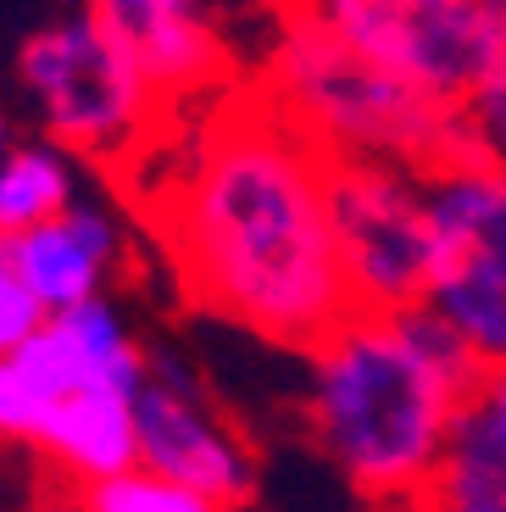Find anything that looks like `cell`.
<instances>
[{"instance_id": "4fadbf2b", "label": "cell", "mask_w": 506, "mask_h": 512, "mask_svg": "<svg viewBox=\"0 0 506 512\" xmlns=\"http://www.w3.org/2000/svg\"><path fill=\"white\" fill-rule=\"evenodd\" d=\"M78 501L95 507V512H234L217 496H206V490L184 485V479H173V474H156L145 462L101 479V485L78 490Z\"/></svg>"}, {"instance_id": "44dd1931", "label": "cell", "mask_w": 506, "mask_h": 512, "mask_svg": "<svg viewBox=\"0 0 506 512\" xmlns=\"http://www.w3.org/2000/svg\"><path fill=\"white\" fill-rule=\"evenodd\" d=\"M67 512H95V507H84V501H73V507H67Z\"/></svg>"}, {"instance_id": "e0dca14e", "label": "cell", "mask_w": 506, "mask_h": 512, "mask_svg": "<svg viewBox=\"0 0 506 512\" xmlns=\"http://www.w3.org/2000/svg\"><path fill=\"white\" fill-rule=\"evenodd\" d=\"M89 6H95V12L117 28V34H134V28L156 23V17L190 12V6H206V0H89Z\"/></svg>"}, {"instance_id": "2e32d148", "label": "cell", "mask_w": 506, "mask_h": 512, "mask_svg": "<svg viewBox=\"0 0 506 512\" xmlns=\"http://www.w3.org/2000/svg\"><path fill=\"white\" fill-rule=\"evenodd\" d=\"M462 117H468V134H473V145H479L484 162L506 167V67L462 106Z\"/></svg>"}, {"instance_id": "9c48e42d", "label": "cell", "mask_w": 506, "mask_h": 512, "mask_svg": "<svg viewBox=\"0 0 506 512\" xmlns=\"http://www.w3.org/2000/svg\"><path fill=\"white\" fill-rule=\"evenodd\" d=\"M0 251L23 273V284L39 295L45 312H67L78 301L112 295V284L128 268V234L117 229L112 212L84 201L56 212L51 223H34V229L0 240Z\"/></svg>"}, {"instance_id": "7a4b0ae2", "label": "cell", "mask_w": 506, "mask_h": 512, "mask_svg": "<svg viewBox=\"0 0 506 512\" xmlns=\"http://www.w3.org/2000/svg\"><path fill=\"white\" fill-rule=\"evenodd\" d=\"M484 362L429 307H351L306 346V429L373 507H418Z\"/></svg>"}, {"instance_id": "ffe728a7", "label": "cell", "mask_w": 506, "mask_h": 512, "mask_svg": "<svg viewBox=\"0 0 506 512\" xmlns=\"http://www.w3.org/2000/svg\"><path fill=\"white\" fill-rule=\"evenodd\" d=\"M12 151V123H6V112H0V156Z\"/></svg>"}, {"instance_id": "5bb4252c", "label": "cell", "mask_w": 506, "mask_h": 512, "mask_svg": "<svg viewBox=\"0 0 506 512\" xmlns=\"http://www.w3.org/2000/svg\"><path fill=\"white\" fill-rule=\"evenodd\" d=\"M56 390L39 379V368L23 357V351H6L0 357V446H28L39 451V435L51 423Z\"/></svg>"}, {"instance_id": "5b68a950", "label": "cell", "mask_w": 506, "mask_h": 512, "mask_svg": "<svg viewBox=\"0 0 506 512\" xmlns=\"http://www.w3.org/2000/svg\"><path fill=\"white\" fill-rule=\"evenodd\" d=\"M429 101L462 106L501 73L490 0H284Z\"/></svg>"}, {"instance_id": "30bf717a", "label": "cell", "mask_w": 506, "mask_h": 512, "mask_svg": "<svg viewBox=\"0 0 506 512\" xmlns=\"http://www.w3.org/2000/svg\"><path fill=\"white\" fill-rule=\"evenodd\" d=\"M39 457L67 479V490H89L101 479L140 462V429H134V390L117 384H84L51 407L39 435Z\"/></svg>"}, {"instance_id": "52a82bcc", "label": "cell", "mask_w": 506, "mask_h": 512, "mask_svg": "<svg viewBox=\"0 0 506 512\" xmlns=\"http://www.w3.org/2000/svg\"><path fill=\"white\" fill-rule=\"evenodd\" d=\"M423 179L434 218L429 307L484 368H495L506 362V167L462 156Z\"/></svg>"}, {"instance_id": "d6986e66", "label": "cell", "mask_w": 506, "mask_h": 512, "mask_svg": "<svg viewBox=\"0 0 506 512\" xmlns=\"http://www.w3.org/2000/svg\"><path fill=\"white\" fill-rule=\"evenodd\" d=\"M495 6V28H501V67H506V0H490Z\"/></svg>"}, {"instance_id": "ba28073f", "label": "cell", "mask_w": 506, "mask_h": 512, "mask_svg": "<svg viewBox=\"0 0 506 512\" xmlns=\"http://www.w3.org/2000/svg\"><path fill=\"white\" fill-rule=\"evenodd\" d=\"M134 429L145 468L184 479L223 507H245L256 496V446L173 351H145V373L134 384Z\"/></svg>"}, {"instance_id": "6da1fadb", "label": "cell", "mask_w": 506, "mask_h": 512, "mask_svg": "<svg viewBox=\"0 0 506 512\" xmlns=\"http://www.w3.org/2000/svg\"><path fill=\"white\" fill-rule=\"evenodd\" d=\"M329 162L267 90L212 106L162 195H145V218L195 307L290 351L351 312Z\"/></svg>"}, {"instance_id": "8992f818", "label": "cell", "mask_w": 506, "mask_h": 512, "mask_svg": "<svg viewBox=\"0 0 506 512\" xmlns=\"http://www.w3.org/2000/svg\"><path fill=\"white\" fill-rule=\"evenodd\" d=\"M329 206L351 307L395 312L429 301L434 218L423 167L390 162V156H334Z\"/></svg>"}, {"instance_id": "277c9868", "label": "cell", "mask_w": 506, "mask_h": 512, "mask_svg": "<svg viewBox=\"0 0 506 512\" xmlns=\"http://www.w3.org/2000/svg\"><path fill=\"white\" fill-rule=\"evenodd\" d=\"M17 84L45 140L106 167L140 156L167 106L145 78L134 45L95 6L39 23L17 51Z\"/></svg>"}, {"instance_id": "7402d4cb", "label": "cell", "mask_w": 506, "mask_h": 512, "mask_svg": "<svg viewBox=\"0 0 506 512\" xmlns=\"http://www.w3.org/2000/svg\"><path fill=\"white\" fill-rule=\"evenodd\" d=\"M379 512H418V507H379Z\"/></svg>"}, {"instance_id": "7c38bea8", "label": "cell", "mask_w": 506, "mask_h": 512, "mask_svg": "<svg viewBox=\"0 0 506 512\" xmlns=\"http://www.w3.org/2000/svg\"><path fill=\"white\" fill-rule=\"evenodd\" d=\"M73 201H78V167L67 145L39 140V145H12L0 156V240H12L34 223H51Z\"/></svg>"}, {"instance_id": "3957f363", "label": "cell", "mask_w": 506, "mask_h": 512, "mask_svg": "<svg viewBox=\"0 0 506 512\" xmlns=\"http://www.w3.org/2000/svg\"><path fill=\"white\" fill-rule=\"evenodd\" d=\"M267 95L329 156H390L423 173L479 156L462 112L429 101L390 67L367 62L295 6H284L279 45L267 56Z\"/></svg>"}, {"instance_id": "9a60e30c", "label": "cell", "mask_w": 506, "mask_h": 512, "mask_svg": "<svg viewBox=\"0 0 506 512\" xmlns=\"http://www.w3.org/2000/svg\"><path fill=\"white\" fill-rule=\"evenodd\" d=\"M45 318H51V312L39 307V295L28 290L23 273H17L12 262H6V251H0V357L23 346Z\"/></svg>"}, {"instance_id": "ac0fdd59", "label": "cell", "mask_w": 506, "mask_h": 512, "mask_svg": "<svg viewBox=\"0 0 506 512\" xmlns=\"http://www.w3.org/2000/svg\"><path fill=\"white\" fill-rule=\"evenodd\" d=\"M473 396H479V407H484V412H490V418L506 429V362H495V368H484V373H479Z\"/></svg>"}, {"instance_id": "8fae6325", "label": "cell", "mask_w": 506, "mask_h": 512, "mask_svg": "<svg viewBox=\"0 0 506 512\" xmlns=\"http://www.w3.org/2000/svg\"><path fill=\"white\" fill-rule=\"evenodd\" d=\"M418 512H506V429L468 396L440 468L418 496Z\"/></svg>"}]
</instances>
